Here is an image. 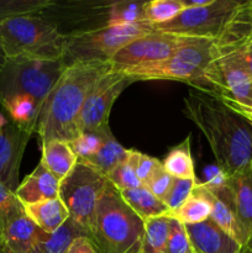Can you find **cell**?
Instances as JSON below:
<instances>
[{
    "instance_id": "cell-42",
    "label": "cell",
    "mask_w": 252,
    "mask_h": 253,
    "mask_svg": "<svg viewBox=\"0 0 252 253\" xmlns=\"http://www.w3.org/2000/svg\"><path fill=\"white\" fill-rule=\"evenodd\" d=\"M251 242H252V240H251Z\"/></svg>"
},
{
    "instance_id": "cell-16",
    "label": "cell",
    "mask_w": 252,
    "mask_h": 253,
    "mask_svg": "<svg viewBox=\"0 0 252 253\" xmlns=\"http://www.w3.org/2000/svg\"><path fill=\"white\" fill-rule=\"evenodd\" d=\"M240 224L252 240V163L227 178Z\"/></svg>"
},
{
    "instance_id": "cell-4",
    "label": "cell",
    "mask_w": 252,
    "mask_h": 253,
    "mask_svg": "<svg viewBox=\"0 0 252 253\" xmlns=\"http://www.w3.org/2000/svg\"><path fill=\"white\" fill-rule=\"evenodd\" d=\"M143 232V220L109 182L96 208L91 242L100 253H140Z\"/></svg>"
},
{
    "instance_id": "cell-39",
    "label": "cell",
    "mask_w": 252,
    "mask_h": 253,
    "mask_svg": "<svg viewBox=\"0 0 252 253\" xmlns=\"http://www.w3.org/2000/svg\"><path fill=\"white\" fill-rule=\"evenodd\" d=\"M2 61H4V58H2V57L0 56V64H1V62H2Z\"/></svg>"
},
{
    "instance_id": "cell-1",
    "label": "cell",
    "mask_w": 252,
    "mask_h": 253,
    "mask_svg": "<svg viewBox=\"0 0 252 253\" xmlns=\"http://www.w3.org/2000/svg\"><path fill=\"white\" fill-rule=\"evenodd\" d=\"M184 114L209 142L216 167L225 177L252 163V123L207 91L190 89Z\"/></svg>"
},
{
    "instance_id": "cell-19",
    "label": "cell",
    "mask_w": 252,
    "mask_h": 253,
    "mask_svg": "<svg viewBox=\"0 0 252 253\" xmlns=\"http://www.w3.org/2000/svg\"><path fill=\"white\" fill-rule=\"evenodd\" d=\"M40 162L61 182L78 162L71 143L66 141H49L42 145V157Z\"/></svg>"
},
{
    "instance_id": "cell-3",
    "label": "cell",
    "mask_w": 252,
    "mask_h": 253,
    "mask_svg": "<svg viewBox=\"0 0 252 253\" xmlns=\"http://www.w3.org/2000/svg\"><path fill=\"white\" fill-rule=\"evenodd\" d=\"M113 71L109 62H76L64 69L44 101L36 132L41 145L49 141L73 142L84 103L99 82Z\"/></svg>"
},
{
    "instance_id": "cell-29",
    "label": "cell",
    "mask_w": 252,
    "mask_h": 253,
    "mask_svg": "<svg viewBox=\"0 0 252 253\" xmlns=\"http://www.w3.org/2000/svg\"><path fill=\"white\" fill-rule=\"evenodd\" d=\"M22 214H25L24 205L19 202L15 193L0 183V240L7 226Z\"/></svg>"
},
{
    "instance_id": "cell-31",
    "label": "cell",
    "mask_w": 252,
    "mask_h": 253,
    "mask_svg": "<svg viewBox=\"0 0 252 253\" xmlns=\"http://www.w3.org/2000/svg\"><path fill=\"white\" fill-rule=\"evenodd\" d=\"M197 179H180V178H174L172 188L168 193L167 198L165 200L166 207L169 211H173L177 208H179L183 203L185 202L190 193L193 192L194 187L197 185Z\"/></svg>"
},
{
    "instance_id": "cell-23",
    "label": "cell",
    "mask_w": 252,
    "mask_h": 253,
    "mask_svg": "<svg viewBox=\"0 0 252 253\" xmlns=\"http://www.w3.org/2000/svg\"><path fill=\"white\" fill-rule=\"evenodd\" d=\"M145 232L140 253H166L168 235H169L170 217L163 216L150 217L143 220Z\"/></svg>"
},
{
    "instance_id": "cell-7",
    "label": "cell",
    "mask_w": 252,
    "mask_h": 253,
    "mask_svg": "<svg viewBox=\"0 0 252 253\" xmlns=\"http://www.w3.org/2000/svg\"><path fill=\"white\" fill-rule=\"evenodd\" d=\"M216 52V41L189 37L168 59L131 71L125 76L132 82L156 79L178 81L189 84L193 89H198L205 69L215 58Z\"/></svg>"
},
{
    "instance_id": "cell-22",
    "label": "cell",
    "mask_w": 252,
    "mask_h": 253,
    "mask_svg": "<svg viewBox=\"0 0 252 253\" xmlns=\"http://www.w3.org/2000/svg\"><path fill=\"white\" fill-rule=\"evenodd\" d=\"M126 153H127V150L124 148L116 141V138L114 137L110 128H109L106 131L105 136H104V140L100 148L88 161V163L93 166L94 168H96L101 174H104L108 178V175L113 172L114 168L126 157Z\"/></svg>"
},
{
    "instance_id": "cell-37",
    "label": "cell",
    "mask_w": 252,
    "mask_h": 253,
    "mask_svg": "<svg viewBox=\"0 0 252 253\" xmlns=\"http://www.w3.org/2000/svg\"><path fill=\"white\" fill-rule=\"evenodd\" d=\"M247 7H249V11H250V15H251V21H252V0L247 1Z\"/></svg>"
},
{
    "instance_id": "cell-40",
    "label": "cell",
    "mask_w": 252,
    "mask_h": 253,
    "mask_svg": "<svg viewBox=\"0 0 252 253\" xmlns=\"http://www.w3.org/2000/svg\"><path fill=\"white\" fill-rule=\"evenodd\" d=\"M247 120H249V121H251V123H252V116H251V118H247Z\"/></svg>"
},
{
    "instance_id": "cell-8",
    "label": "cell",
    "mask_w": 252,
    "mask_h": 253,
    "mask_svg": "<svg viewBox=\"0 0 252 253\" xmlns=\"http://www.w3.org/2000/svg\"><path fill=\"white\" fill-rule=\"evenodd\" d=\"M109 180L88 162L78 160L73 169L59 182L58 198L69 212V217L90 239L95 225L98 203Z\"/></svg>"
},
{
    "instance_id": "cell-15",
    "label": "cell",
    "mask_w": 252,
    "mask_h": 253,
    "mask_svg": "<svg viewBox=\"0 0 252 253\" xmlns=\"http://www.w3.org/2000/svg\"><path fill=\"white\" fill-rule=\"evenodd\" d=\"M59 180L42 165H37L34 172L19 184L15 195L24 207L58 198Z\"/></svg>"
},
{
    "instance_id": "cell-13",
    "label": "cell",
    "mask_w": 252,
    "mask_h": 253,
    "mask_svg": "<svg viewBox=\"0 0 252 253\" xmlns=\"http://www.w3.org/2000/svg\"><path fill=\"white\" fill-rule=\"evenodd\" d=\"M204 187L211 193V217L217 226L221 227L226 234H229L235 241L239 242L242 247L250 242L246 231L240 224L235 211L234 198L231 189L227 184V179L220 184L210 185L203 183Z\"/></svg>"
},
{
    "instance_id": "cell-24",
    "label": "cell",
    "mask_w": 252,
    "mask_h": 253,
    "mask_svg": "<svg viewBox=\"0 0 252 253\" xmlns=\"http://www.w3.org/2000/svg\"><path fill=\"white\" fill-rule=\"evenodd\" d=\"M140 153L141 152L136 150H127L126 157L108 175V180L119 192L143 187L138 180L137 174H136Z\"/></svg>"
},
{
    "instance_id": "cell-26",
    "label": "cell",
    "mask_w": 252,
    "mask_h": 253,
    "mask_svg": "<svg viewBox=\"0 0 252 253\" xmlns=\"http://www.w3.org/2000/svg\"><path fill=\"white\" fill-rule=\"evenodd\" d=\"M183 10L182 0H150L145 2L146 21L155 26L172 21Z\"/></svg>"
},
{
    "instance_id": "cell-17",
    "label": "cell",
    "mask_w": 252,
    "mask_h": 253,
    "mask_svg": "<svg viewBox=\"0 0 252 253\" xmlns=\"http://www.w3.org/2000/svg\"><path fill=\"white\" fill-rule=\"evenodd\" d=\"M211 208V193L203 183H197L185 202L179 208L168 212L167 216L178 220L184 225L198 224L209 219Z\"/></svg>"
},
{
    "instance_id": "cell-28",
    "label": "cell",
    "mask_w": 252,
    "mask_h": 253,
    "mask_svg": "<svg viewBox=\"0 0 252 253\" xmlns=\"http://www.w3.org/2000/svg\"><path fill=\"white\" fill-rule=\"evenodd\" d=\"M109 128H110L109 125H105L95 131L83 132L73 142H71V146L73 148L74 153H76L77 158L84 161V162H88L99 151L101 143H103L104 136H105L106 131Z\"/></svg>"
},
{
    "instance_id": "cell-21",
    "label": "cell",
    "mask_w": 252,
    "mask_h": 253,
    "mask_svg": "<svg viewBox=\"0 0 252 253\" xmlns=\"http://www.w3.org/2000/svg\"><path fill=\"white\" fill-rule=\"evenodd\" d=\"M163 168L172 177L180 179H197L194 161L190 151V136L169 150L162 162Z\"/></svg>"
},
{
    "instance_id": "cell-9",
    "label": "cell",
    "mask_w": 252,
    "mask_h": 253,
    "mask_svg": "<svg viewBox=\"0 0 252 253\" xmlns=\"http://www.w3.org/2000/svg\"><path fill=\"white\" fill-rule=\"evenodd\" d=\"M244 2L212 0L207 6L187 7L172 21L155 27L157 31L175 36L219 41L234 25Z\"/></svg>"
},
{
    "instance_id": "cell-2",
    "label": "cell",
    "mask_w": 252,
    "mask_h": 253,
    "mask_svg": "<svg viewBox=\"0 0 252 253\" xmlns=\"http://www.w3.org/2000/svg\"><path fill=\"white\" fill-rule=\"evenodd\" d=\"M67 67L64 59L25 57L6 58L0 64V103L15 123L31 135L36 132L47 96Z\"/></svg>"
},
{
    "instance_id": "cell-20",
    "label": "cell",
    "mask_w": 252,
    "mask_h": 253,
    "mask_svg": "<svg viewBox=\"0 0 252 253\" xmlns=\"http://www.w3.org/2000/svg\"><path fill=\"white\" fill-rule=\"evenodd\" d=\"M120 195L124 202L142 220L163 216L169 212L165 203L156 198L146 187L121 190Z\"/></svg>"
},
{
    "instance_id": "cell-38",
    "label": "cell",
    "mask_w": 252,
    "mask_h": 253,
    "mask_svg": "<svg viewBox=\"0 0 252 253\" xmlns=\"http://www.w3.org/2000/svg\"><path fill=\"white\" fill-rule=\"evenodd\" d=\"M0 253H5V252H4V249H2V245H1V242H0Z\"/></svg>"
},
{
    "instance_id": "cell-32",
    "label": "cell",
    "mask_w": 252,
    "mask_h": 253,
    "mask_svg": "<svg viewBox=\"0 0 252 253\" xmlns=\"http://www.w3.org/2000/svg\"><path fill=\"white\" fill-rule=\"evenodd\" d=\"M173 180H174V177H172L162 166V167L153 174V177L151 178V180L148 182V184L146 185V188H147L156 198H158V199L162 200V202L165 203L166 198H167L168 193H169L170 188H172Z\"/></svg>"
},
{
    "instance_id": "cell-5",
    "label": "cell",
    "mask_w": 252,
    "mask_h": 253,
    "mask_svg": "<svg viewBox=\"0 0 252 253\" xmlns=\"http://www.w3.org/2000/svg\"><path fill=\"white\" fill-rule=\"evenodd\" d=\"M67 35L37 15H24L0 24V56L4 59H64Z\"/></svg>"
},
{
    "instance_id": "cell-41",
    "label": "cell",
    "mask_w": 252,
    "mask_h": 253,
    "mask_svg": "<svg viewBox=\"0 0 252 253\" xmlns=\"http://www.w3.org/2000/svg\"><path fill=\"white\" fill-rule=\"evenodd\" d=\"M249 118H251V116H249ZM246 119H247V118H246Z\"/></svg>"
},
{
    "instance_id": "cell-12",
    "label": "cell",
    "mask_w": 252,
    "mask_h": 253,
    "mask_svg": "<svg viewBox=\"0 0 252 253\" xmlns=\"http://www.w3.org/2000/svg\"><path fill=\"white\" fill-rule=\"evenodd\" d=\"M30 137L0 103V183L12 193L20 184V166Z\"/></svg>"
},
{
    "instance_id": "cell-30",
    "label": "cell",
    "mask_w": 252,
    "mask_h": 253,
    "mask_svg": "<svg viewBox=\"0 0 252 253\" xmlns=\"http://www.w3.org/2000/svg\"><path fill=\"white\" fill-rule=\"evenodd\" d=\"M166 253H195L187 231H185L184 224L175 219H170Z\"/></svg>"
},
{
    "instance_id": "cell-14",
    "label": "cell",
    "mask_w": 252,
    "mask_h": 253,
    "mask_svg": "<svg viewBox=\"0 0 252 253\" xmlns=\"http://www.w3.org/2000/svg\"><path fill=\"white\" fill-rule=\"evenodd\" d=\"M195 253H241L242 246L209 217L198 224L184 225Z\"/></svg>"
},
{
    "instance_id": "cell-25",
    "label": "cell",
    "mask_w": 252,
    "mask_h": 253,
    "mask_svg": "<svg viewBox=\"0 0 252 253\" xmlns=\"http://www.w3.org/2000/svg\"><path fill=\"white\" fill-rule=\"evenodd\" d=\"M146 1H115L110 5L108 15L109 26H123L145 22Z\"/></svg>"
},
{
    "instance_id": "cell-11",
    "label": "cell",
    "mask_w": 252,
    "mask_h": 253,
    "mask_svg": "<svg viewBox=\"0 0 252 253\" xmlns=\"http://www.w3.org/2000/svg\"><path fill=\"white\" fill-rule=\"evenodd\" d=\"M131 83L133 82L123 73L111 71L106 74L84 103L78 120L79 135L109 125V115L114 103Z\"/></svg>"
},
{
    "instance_id": "cell-34",
    "label": "cell",
    "mask_w": 252,
    "mask_h": 253,
    "mask_svg": "<svg viewBox=\"0 0 252 253\" xmlns=\"http://www.w3.org/2000/svg\"><path fill=\"white\" fill-rule=\"evenodd\" d=\"M67 253H100L91 240L86 236H81L74 240Z\"/></svg>"
},
{
    "instance_id": "cell-10",
    "label": "cell",
    "mask_w": 252,
    "mask_h": 253,
    "mask_svg": "<svg viewBox=\"0 0 252 253\" xmlns=\"http://www.w3.org/2000/svg\"><path fill=\"white\" fill-rule=\"evenodd\" d=\"M189 37L175 36L156 30L133 40L109 61L114 72L128 73L142 67L161 63L169 58Z\"/></svg>"
},
{
    "instance_id": "cell-18",
    "label": "cell",
    "mask_w": 252,
    "mask_h": 253,
    "mask_svg": "<svg viewBox=\"0 0 252 253\" xmlns=\"http://www.w3.org/2000/svg\"><path fill=\"white\" fill-rule=\"evenodd\" d=\"M26 216L47 234L57 231L67 220L69 212L59 198L24 207Z\"/></svg>"
},
{
    "instance_id": "cell-35",
    "label": "cell",
    "mask_w": 252,
    "mask_h": 253,
    "mask_svg": "<svg viewBox=\"0 0 252 253\" xmlns=\"http://www.w3.org/2000/svg\"><path fill=\"white\" fill-rule=\"evenodd\" d=\"M240 53H241L242 62H244L245 69L250 78L252 79V36L245 40L240 46Z\"/></svg>"
},
{
    "instance_id": "cell-27",
    "label": "cell",
    "mask_w": 252,
    "mask_h": 253,
    "mask_svg": "<svg viewBox=\"0 0 252 253\" xmlns=\"http://www.w3.org/2000/svg\"><path fill=\"white\" fill-rule=\"evenodd\" d=\"M54 5L51 0H0V24L24 15H36Z\"/></svg>"
},
{
    "instance_id": "cell-36",
    "label": "cell",
    "mask_w": 252,
    "mask_h": 253,
    "mask_svg": "<svg viewBox=\"0 0 252 253\" xmlns=\"http://www.w3.org/2000/svg\"><path fill=\"white\" fill-rule=\"evenodd\" d=\"M241 253H252V242L250 241L245 247H242Z\"/></svg>"
},
{
    "instance_id": "cell-6",
    "label": "cell",
    "mask_w": 252,
    "mask_h": 253,
    "mask_svg": "<svg viewBox=\"0 0 252 253\" xmlns=\"http://www.w3.org/2000/svg\"><path fill=\"white\" fill-rule=\"evenodd\" d=\"M155 31V25L145 21L73 32L67 35L64 61L68 66L76 62H109L131 41Z\"/></svg>"
},
{
    "instance_id": "cell-33",
    "label": "cell",
    "mask_w": 252,
    "mask_h": 253,
    "mask_svg": "<svg viewBox=\"0 0 252 253\" xmlns=\"http://www.w3.org/2000/svg\"><path fill=\"white\" fill-rule=\"evenodd\" d=\"M161 167H162V162H160V161L156 160V158L151 157V156L140 153L137 168H136V174H137V178L138 180H140L141 184H142L143 187H146V185L148 184V182L151 180V178L153 177V174H155Z\"/></svg>"
}]
</instances>
